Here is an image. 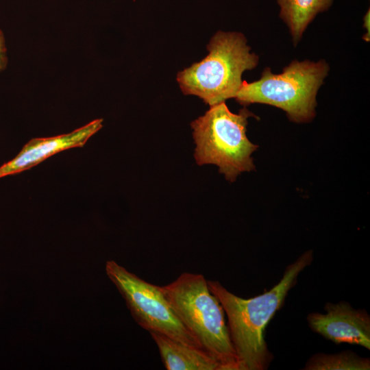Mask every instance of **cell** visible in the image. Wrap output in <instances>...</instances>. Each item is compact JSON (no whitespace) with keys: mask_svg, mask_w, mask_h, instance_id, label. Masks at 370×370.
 Instances as JSON below:
<instances>
[{"mask_svg":"<svg viewBox=\"0 0 370 370\" xmlns=\"http://www.w3.org/2000/svg\"><path fill=\"white\" fill-rule=\"evenodd\" d=\"M312 260V251L304 252L286 267L282 279L272 288L249 299L233 294L218 281L207 280L210 291L227 317L240 370H264L269 367L273 357L264 339L265 328L282 307L299 273Z\"/></svg>","mask_w":370,"mask_h":370,"instance_id":"6da1fadb","label":"cell"},{"mask_svg":"<svg viewBox=\"0 0 370 370\" xmlns=\"http://www.w3.org/2000/svg\"><path fill=\"white\" fill-rule=\"evenodd\" d=\"M161 288L180 320L221 370H240L224 310L204 276L183 273Z\"/></svg>","mask_w":370,"mask_h":370,"instance_id":"7a4b0ae2","label":"cell"},{"mask_svg":"<svg viewBox=\"0 0 370 370\" xmlns=\"http://www.w3.org/2000/svg\"><path fill=\"white\" fill-rule=\"evenodd\" d=\"M207 49L208 55L179 72L177 81L184 95H196L212 106L235 97L243 72L257 66L258 56L239 32H217Z\"/></svg>","mask_w":370,"mask_h":370,"instance_id":"3957f363","label":"cell"},{"mask_svg":"<svg viewBox=\"0 0 370 370\" xmlns=\"http://www.w3.org/2000/svg\"><path fill=\"white\" fill-rule=\"evenodd\" d=\"M251 116L245 108L238 114L232 112L225 102L210 106L204 115L191 123L196 162L217 165L230 182L243 172L254 170L251 155L258 145L246 134L247 119Z\"/></svg>","mask_w":370,"mask_h":370,"instance_id":"277c9868","label":"cell"},{"mask_svg":"<svg viewBox=\"0 0 370 370\" xmlns=\"http://www.w3.org/2000/svg\"><path fill=\"white\" fill-rule=\"evenodd\" d=\"M328 71L323 60H294L280 74L266 68L258 80L243 82L234 98L245 106L256 103L280 108L295 123L309 122L315 116L316 96Z\"/></svg>","mask_w":370,"mask_h":370,"instance_id":"5b68a950","label":"cell"},{"mask_svg":"<svg viewBox=\"0 0 370 370\" xmlns=\"http://www.w3.org/2000/svg\"><path fill=\"white\" fill-rule=\"evenodd\" d=\"M106 271L140 326L149 332H159L184 345L204 349L180 320L161 286L145 281L114 260L106 262Z\"/></svg>","mask_w":370,"mask_h":370,"instance_id":"8992f818","label":"cell"},{"mask_svg":"<svg viewBox=\"0 0 370 370\" xmlns=\"http://www.w3.org/2000/svg\"><path fill=\"white\" fill-rule=\"evenodd\" d=\"M324 310L308 314L313 332L336 345L346 343L370 350V317L366 310L355 309L345 301L328 302Z\"/></svg>","mask_w":370,"mask_h":370,"instance_id":"52a82bcc","label":"cell"},{"mask_svg":"<svg viewBox=\"0 0 370 370\" xmlns=\"http://www.w3.org/2000/svg\"><path fill=\"white\" fill-rule=\"evenodd\" d=\"M102 122L97 119L68 134L30 140L15 158L0 166V178L29 169L62 151L84 146L102 127Z\"/></svg>","mask_w":370,"mask_h":370,"instance_id":"ba28073f","label":"cell"},{"mask_svg":"<svg viewBox=\"0 0 370 370\" xmlns=\"http://www.w3.org/2000/svg\"><path fill=\"white\" fill-rule=\"evenodd\" d=\"M149 334L167 370H221L217 360L204 349L184 345L159 332Z\"/></svg>","mask_w":370,"mask_h":370,"instance_id":"9c48e42d","label":"cell"},{"mask_svg":"<svg viewBox=\"0 0 370 370\" xmlns=\"http://www.w3.org/2000/svg\"><path fill=\"white\" fill-rule=\"evenodd\" d=\"M278 2L280 7V16L288 27L295 45L315 16L327 10L333 0H278Z\"/></svg>","mask_w":370,"mask_h":370,"instance_id":"30bf717a","label":"cell"},{"mask_svg":"<svg viewBox=\"0 0 370 370\" xmlns=\"http://www.w3.org/2000/svg\"><path fill=\"white\" fill-rule=\"evenodd\" d=\"M304 370H369L370 360L352 352L343 351L337 354L319 353L312 356L306 362Z\"/></svg>","mask_w":370,"mask_h":370,"instance_id":"8fae6325","label":"cell"},{"mask_svg":"<svg viewBox=\"0 0 370 370\" xmlns=\"http://www.w3.org/2000/svg\"><path fill=\"white\" fill-rule=\"evenodd\" d=\"M5 53V39L3 33L0 31V71L3 69L7 64Z\"/></svg>","mask_w":370,"mask_h":370,"instance_id":"7c38bea8","label":"cell"},{"mask_svg":"<svg viewBox=\"0 0 370 370\" xmlns=\"http://www.w3.org/2000/svg\"><path fill=\"white\" fill-rule=\"evenodd\" d=\"M365 26L366 27L367 29H368V32L369 33V11H368V13L366 14L365 18Z\"/></svg>","mask_w":370,"mask_h":370,"instance_id":"4fadbf2b","label":"cell"}]
</instances>
